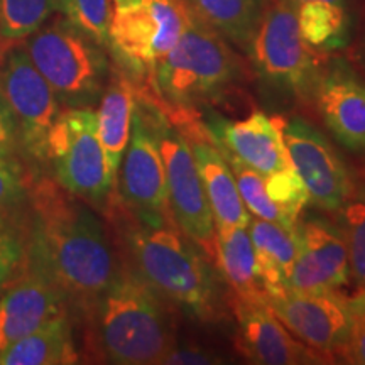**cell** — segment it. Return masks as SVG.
I'll return each instance as SVG.
<instances>
[{
  "label": "cell",
  "mask_w": 365,
  "mask_h": 365,
  "mask_svg": "<svg viewBox=\"0 0 365 365\" xmlns=\"http://www.w3.org/2000/svg\"><path fill=\"white\" fill-rule=\"evenodd\" d=\"M27 264L39 269L65 296L68 308L86 319L120 262L93 207L53 178L27 175Z\"/></svg>",
  "instance_id": "1"
},
{
  "label": "cell",
  "mask_w": 365,
  "mask_h": 365,
  "mask_svg": "<svg viewBox=\"0 0 365 365\" xmlns=\"http://www.w3.org/2000/svg\"><path fill=\"white\" fill-rule=\"evenodd\" d=\"M113 213L127 262L163 299L181 307L202 322H213L222 308L212 267L175 222L148 225L139 222L115 198Z\"/></svg>",
  "instance_id": "2"
},
{
  "label": "cell",
  "mask_w": 365,
  "mask_h": 365,
  "mask_svg": "<svg viewBox=\"0 0 365 365\" xmlns=\"http://www.w3.org/2000/svg\"><path fill=\"white\" fill-rule=\"evenodd\" d=\"M86 319L100 354L110 364H164L176 349L163 298L125 262Z\"/></svg>",
  "instance_id": "3"
},
{
  "label": "cell",
  "mask_w": 365,
  "mask_h": 365,
  "mask_svg": "<svg viewBox=\"0 0 365 365\" xmlns=\"http://www.w3.org/2000/svg\"><path fill=\"white\" fill-rule=\"evenodd\" d=\"M237 75L239 65L225 41L190 9L180 39L158 61L150 85L164 108L190 113L220 97Z\"/></svg>",
  "instance_id": "4"
},
{
  "label": "cell",
  "mask_w": 365,
  "mask_h": 365,
  "mask_svg": "<svg viewBox=\"0 0 365 365\" xmlns=\"http://www.w3.org/2000/svg\"><path fill=\"white\" fill-rule=\"evenodd\" d=\"M26 51L65 108H91L102 98L112 66L103 46L56 17L31 34Z\"/></svg>",
  "instance_id": "5"
},
{
  "label": "cell",
  "mask_w": 365,
  "mask_h": 365,
  "mask_svg": "<svg viewBox=\"0 0 365 365\" xmlns=\"http://www.w3.org/2000/svg\"><path fill=\"white\" fill-rule=\"evenodd\" d=\"M135 91L161 154L173 220L203 252L215 255V222L188 139L161 103L153 102L144 90L140 93L137 88Z\"/></svg>",
  "instance_id": "6"
},
{
  "label": "cell",
  "mask_w": 365,
  "mask_h": 365,
  "mask_svg": "<svg viewBox=\"0 0 365 365\" xmlns=\"http://www.w3.org/2000/svg\"><path fill=\"white\" fill-rule=\"evenodd\" d=\"M249 51L259 80L272 93L286 98L313 97L319 76L317 53L303 39L294 9L284 0L266 7Z\"/></svg>",
  "instance_id": "7"
},
{
  "label": "cell",
  "mask_w": 365,
  "mask_h": 365,
  "mask_svg": "<svg viewBox=\"0 0 365 365\" xmlns=\"http://www.w3.org/2000/svg\"><path fill=\"white\" fill-rule=\"evenodd\" d=\"M0 91L16 130L17 158L33 168L29 175H39L48 164L49 132L61 108L24 46L14 44L2 51Z\"/></svg>",
  "instance_id": "8"
},
{
  "label": "cell",
  "mask_w": 365,
  "mask_h": 365,
  "mask_svg": "<svg viewBox=\"0 0 365 365\" xmlns=\"http://www.w3.org/2000/svg\"><path fill=\"white\" fill-rule=\"evenodd\" d=\"M48 163L59 185L93 208H107L115 196L93 108L59 112L49 132Z\"/></svg>",
  "instance_id": "9"
},
{
  "label": "cell",
  "mask_w": 365,
  "mask_h": 365,
  "mask_svg": "<svg viewBox=\"0 0 365 365\" xmlns=\"http://www.w3.org/2000/svg\"><path fill=\"white\" fill-rule=\"evenodd\" d=\"M190 7L185 0H129L118 4L110 26V49L132 80H150L158 61L185 29Z\"/></svg>",
  "instance_id": "10"
},
{
  "label": "cell",
  "mask_w": 365,
  "mask_h": 365,
  "mask_svg": "<svg viewBox=\"0 0 365 365\" xmlns=\"http://www.w3.org/2000/svg\"><path fill=\"white\" fill-rule=\"evenodd\" d=\"M115 196L122 207L139 222L148 225L175 222L161 154L144 105L137 98V91L129 144L118 170Z\"/></svg>",
  "instance_id": "11"
},
{
  "label": "cell",
  "mask_w": 365,
  "mask_h": 365,
  "mask_svg": "<svg viewBox=\"0 0 365 365\" xmlns=\"http://www.w3.org/2000/svg\"><path fill=\"white\" fill-rule=\"evenodd\" d=\"M279 129L287 158L307 186L309 202L327 212H339L354 191V182L333 145L304 118H289Z\"/></svg>",
  "instance_id": "12"
},
{
  "label": "cell",
  "mask_w": 365,
  "mask_h": 365,
  "mask_svg": "<svg viewBox=\"0 0 365 365\" xmlns=\"http://www.w3.org/2000/svg\"><path fill=\"white\" fill-rule=\"evenodd\" d=\"M266 303L282 325L309 349L323 357L344 352L354 325L352 299L339 291H284L279 296H269Z\"/></svg>",
  "instance_id": "13"
},
{
  "label": "cell",
  "mask_w": 365,
  "mask_h": 365,
  "mask_svg": "<svg viewBox=\"0 0 365 365\" xmlns=\"http://www.w3.org/2000/svg\"><path fill=\"white\" fill-rule=\"evenodd\" d=\"M298 252L286 291L328 293L350 279V259L340 225L323 217L298 222Z\"/></svg>",
  "instance_id": "14"
},
{
  "label": "cell",
  "mask_w": 365,
  "mask_h": 365,
  "mask_svg": "<svg viewBox=\"0 0 365 365\" xmlns=\"http://www.w3.org/2000/svg\"><path fill=\"white\" fill-rule=\"evenodd\" d=\"M235 344L249 362L262 365L323 364L322 354L296 341L266 299H244L235 296Z\"/></svg>",
  "instance_id": "15"
},
{
  "label": "cell",
  "mask_w": 365,
  "mask_h": 365,
  "mask_svg": "<svg viewBox=\"0 0 365 365\" xmlns=\"http://www.w3.org/2000/svg\"><path fill=\"white\" fill-rule=\"evenodd\" d=\"M70 317L61 291L39 269L27 264L0 293V352L53 319Z\"/></svg>",
  "instance_id": "16"
},
{
  "label": "cell",
  "mask_w": 365,
  "mask_h": 365,
  "mask_svg": "<svg viewBox=\"0 0 365 365\" xmlns=\"http://www.w3.org/2000/svg\"><path fill=\"white\" fill-rule=\"evenodd\" d=\"M203 125L223 153L232 154L264 176L291 168L279 124L261 110L242 120L210 113Z\"/></svg>",
  "instance_id": "17"
},
{
  "label": "cell",
  "mask_w": 365,
  "mask_h": 365,
  "mask_svg": "<svg viewBox=\"0 0 365 365\" xmlns=\"http://www.w3.org/2000/svg\"><path fill=\"white\" fill-rule=\"evenodd\" d=\"M314 102L331 132L345 149L365 154V81L345 63L319 73Z\"/></svg>",
  "instance_id": "18"
},
{
  "label": "cell",
  "mask_w": 365,
  "mask_h": 365,
  "mask_svg": "<svg viewBox=\"0 0 365 365\" xmlns=\"http://www.w3.org/2000/svg\"><path fill=\"white\" fill-rule=\"evenodd\" d=\"M185 127L181 130L193 150L215 227H249L250 213L242 202L225 154L213 143L203 124H193L191 120Z\"/></svg>",
  "instance_id": "19"
},
{
  "label": "cell",
  "mask_w": 365,
  "mask_h": 365,
  "mask_svg": "<svg viewBox=\"0 0 365 365\" xmlns=\"http://www.w3.org/2000/svg\"><path fill=\"white\" fill-rule=\"evenodd\" d=\"M135 102V83L120 66H112L110 80L100 98L97 110V130L105 163L115 186L122 158L129 144L132 110Z\"/></svg>",
  "instance_id": "20"
},
{
  "label": "cell",
  "mask_w": 365,
  "mask_h": 365,
  "mask_svg": "<svg viewBox=\"0 0 365 365\" xmlns=\"http://www.w3.org/2000/svg\"><path fill=\"white\" fill-rule=\"evenodd\" d=\"M247 230L252 240L255 271L262 286L264 298L282 294L298 252L296 228L291 230L279 223L250 217Z\"/></svg>",
  "instance_id": "21"
},
{
  "label": "cell",
  "mask_w": 365,
  "mask_h": 365,
  "mask_svg": "<svg viewBox=\"0 0 365 365\" xmlns=\"http://www.w3.org/2000/svg\"><path fill=\"white\" fill-rule=\"evenodd\" d=\"M70 317L53 319L0 352V365L78 364Z\"/></svg>",
  "instance_id": "22"
},
{
  "label": "cell",
  "mask_w": 365,
  "mask_h": 365,
  "mask_svg": "<svg viewBox=\"0 0 365 365\" xmlns=\"http://www.w3.org/2000/svg\"><path fill=\"white\" fill-rule=\"evenodd\" d=\"M215 255L222 276L244 299H266L247 227H215Z\"/></svg>",
  "instance_id": "23"
},
{
  "label": "cell",
  "mask_w": 365,
  "mask_h": 365,
  "mask_svg": "<svg viewBox=\"0 0 365 365\" xmlns=\"http://www.w3.org/2000/svg\"><path fill=\"white\" fill-rule=\"evenodd\" d=\"M188 7L222 38L249 48L257 31L264 0H186Z\"/></svg>",
  "instance_id": "24"
},
{
  "label": "cell",
  "mask_w": 365,
  "mask_h": 365,
  "mask_svg": "<svg viewBox=\"0 0 365 365\" xmlns=\"http://www.w3.org/2000/svg\"><path fill=\"white\" fill-rule=\"evenodd\" d=\"M299 33L314 49H339L349 38V11L331 4H304L294 9Z\"/></svg>",
  "instance_id": "25"
},
{
  "label": "cell",
  "mask_w": 365,
  "mask_h": 365,
  "mask_svg": "<svg viewBox=\"0 0 365 365\" xmlns=\"http://www.w3.org/2000/svg\"><path fill=\"white\" fill-rule=\"evenodd\" d=\"M54 9V0H0V49L24 43Z\"/></svg>",
  "instance_id": "26"
},
{
  "label": "cell",
  "mask_w": 365,
  "mask_h": 365,
  "mask_svg": "<svg viewBox=\"0 0 365 365\" xmlns=\"http://www.w3.org/2000/svg\"><path fill=\"white\" fill-rule=\"evenodd\" d=\"M27 207L0 210V291L21 276L27 266Z\"/></svg>",
  "instance_id": "27"
},
{
  "label": "cell",
  "mask_w": 365,
  "mask_h": 365,
  "mask_svg": "<svg viewBox=\"0 0 365 365\" xmlns=\"http://www.w3.org/2000/svg\"><path fill=\"white\" fill-rule=\"evenodd\" d=\"M223 154H225L227 161L230 164L232 173H234V178L237 182V188H239L240 198L250 215L255 218H261V220L279 223V225L291 228V230L298 227V223L294 225V223L281 212L279 207L272 202L271 196L267 195L266 176L252 170V168H249L247 164L242 163L240 159L232 156V154L228 153H223Z\"/></svg>",
  "instance_id": "28"
},
{
  "label": "cell",
  "mask_w": 365,
  "mask_h": 365,
  "mask_svg": "<svg viewBox=\"0 0 365 365\" xmlns=\"http://www.w3.org/2000/svg\"><path fill=\"white\" fill-rule=\"evenodd\" d=\"M350 259V276L365 293V186L355 188L339 212Z\"/></svg>",
  "instance_id": "29"
},
{
  "label": "cell",
  "mask_w": 365,
  "mask_h": 365,
  "mask_svg": "<svg viewBox=\"0 0 365 365\" xmlns=\"http://www.w3.org/2000/svg\"><path fill=\"white\" fill-rule=\"evenodd\" d=\"M54 6L76 29L105 49L108 48L115 11L113 0H54Z\"/></svg>",
  "instance_id": "30"
},
{
  "label": "cell",
  "mask_w": 365,
  "mask_h": 365,
  "mask_svg": "<svg viewBox=\"0 0 365 365\" xmlns=\"http://www.w3.org/2000/svg\"><path fill=\"white\" fill-rule=\"evenodd\" d=\"M266 190L272 202L296 225L301 210L309 202V195L294 168H286L266 176Z\"/></svg>",
  "instance_id": "31"
},
{
  "label": "cell",
  "mask_w": 365,
  "mask_h": 365,
  "mask_svg": "<svg viewBox=\"0 0 365 365\" xmlns=\"http://www.w3.org/2000/svg\"><path fill=\"white\" fill-rule=\"evenodd\" d=\"M27 173L19 163L0 161V210H22L27 207Z\"/></svg>",
  "instance_id": "32"
},
{
  "label": "cell",
  "mask_w": 365,
  "mask_h": 365,
  "mask_svg": "<svg viewBox=\"0 0 365 365\" xmlns=\"http://www.w3.org/2000/svg\"><path fill=\"white\" fill-rule=\"evenodd\" d=\"M354 303V325L350 331V339L346 341L341 357L349 364L365 365V299L360 293Z\"/></svg>",
  "instance_id": "33"
},
{
  "label": "cell",
  "mask_w": 365,
  "mask_h": 365,
  "mask_svg": "<svg viewBox=\"0 0 365 365\" xmlns=\"http://www.w3.org/2000/svg\"><path fill=\"white\" fill-rule=\"evenodd\" d=\"M0 161L17 163L16 130L2 91H0Z\"/></svg>",
  "instance_id": "34"
},
{
  "label": "cell",
  "mask_w": 365,
  "mask_h": 365,
  "mask_svg": "<svg viewBox=\"0 0 365 365\" xmlns=\"http://www.w3.org/2000/svg\"><path fill=\"white\" fill-rule=\"evenodd\" d=\"M220 360L208 352H200L193 349H176L170 354L164 364H218Z\"/></svg>",
  "instance_id": "35"
},
{
  "label": "cell",
  "mask_w": 365,
  "mask_h": 365,
  "mask_svg": "<svg viewBox=\"0 0 365 365\" xmlns=\"http://www.w3.org/2000/svg\"><path fill=\"white\" fill-rule=\"evenodd\" d=\"M284 2L293 9H298L299 6H304V4H331V6L346 7V0H284Z\"/></svg>",
  "instance_id": "36"
},
{
  "label": "cell",
  "mask_w": 365,
  "mask_h": 365,
  "mask_svg": "<svg viewBox=\"0 0 365 365\" xmlns=\"http://www.w3.org/2000/svg\"><path fill=\"white\" fill-rule=\"evenodd\" d=\"M364 294V299H365V293H362Z\"/></svg>",
  "instance_id": "37"
}]
</instances>
